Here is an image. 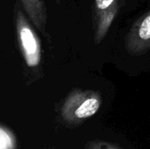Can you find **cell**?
Returning a JSON list of instances; mask_svg holds the SVG:
<instances>
[{
  "label": "cell",
  "instance_id": "cell-3",
  "mask_svg": "<svg viewBox=\"0 0 150 149\" xmlns=\"http://www.w3.org/2000/svg\"><path fill=\"white\" fill-rule=\"evenodd\" d=\"M100 100L97 95L91 94L90 97H86L84 93L83 101L78 107L75 110V116L78 119H84L94 115L99 109Z\"/></svg>",
  "mask_w": 150,
  "mask_h": 149
},
{
  "label": "cell",
  "instance_id": "cell-8",
  "mask_svg": "<svg viewBox=\"0 0 150 149\" xmlns=\"http://www.w3.org/2000/svg\"><path fill=\"white\" fill-rule=\"evenodd\" d=\"M109 149H110V148H109Z\"/></svg>",
  "mask_w": 150,
  "mask_h": 149
},
{
  "label": "cell",
  "instance_id": "cell-4",
  "mask_svg": "<svg viewBox=\"0 0 150 149\" xmlns=\"http://www.w3.org/2000/svg\"><path fill=\"white\" fill-rule=\"evenodd\" d=\"M137 29L136 39H134L136 47L134 49L147 47V43L150 41V12L142 18Z\"/></svg>",
  "mask_w": 150,
  "mask_h": 149
},
{
  "label": "cell",
  "instance_id": "cell-1",
  "mask_svg": "<svg viewBox=\"0 0 150 149\" xmlns=\"http://www.w3.org/2000/svg\"><path fill=\"white\" fill-rule=\"evenodd\" d=\"M15 21L18 40L25 64L29 68L36 69L41 62V47L39 38L19 9H16Z\"/></svg>",
  "mask_w": 150,
  "mask_h": 149
},
{
  "label": "cell",
  "instance_id": "cell-5",
  "mask_svg": "<svg viewBox=\"0 0 150 149\" xmlns=\"http://www.w3.org/2000/svg\"><path fill=\"white\" fill-rule=\"evenodd\" d=\"M117 11V8L113 7L105 13H103L99 18L98 21V31L96 33V41L100 42V40L105 37L106 32L108 31L114 17Z\"/></svg>",
  "mask_w": 150,
  "mask_h": 149
},
{
  "label": "cell",
  "instance_id": "cell-7",
  "mask_svg": "<svg viewBox=\"0 0 150 149\" xmlns=\"http://www.w3.org/2000/svg\"><path fill=\"white\" fill-rule=\"evenodd\" d=\"M11 148V141L9 136L1 130V149H10Z\"/></svg>",
  "mask_w": 150,
  "mask_h": 149
},
{
  "label": "cell",
  "instance_id": "cell-2",
  "mask_svg": "<svg viewBox=\"0 0 150 149\" xmlns=\"http://www.w3.org/2000/svg\"><path fill=\"white\" fill-rule=\"evenodd\" d=\"M26 14L38 30L45 32L47 10L44 0H20Z\"/></svg>",
  "mask_w": 150,
  "mask_h": 149
},
{
  "label": "cell",
  "instance_id": "cell-6",
  "mask_svg": "<svg viewBox=\"0 0 150 149\" xmlns=\"http://www.w3.org/2000/svg\"><path fill=\"white\" fill-rule=\"evenodd\" d=\"M115 0H96V7L99 11H105L112 5Z\"/></svg>",
  "mask_w": 150,
  "mask_h": 149
}]
</instances>
